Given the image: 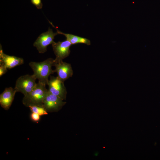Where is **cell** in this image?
<instances>
[{
	"label": "cell",
	"instance_id": "6da1fadb",
	"mask_svg": "<svg viewBox=\"0 0 160 160\" xmlns=\"http://www.w3.org/2000/svg\"><path fill=\"white\" fill-rule=\"evenodd\" d=\"M54 63V59L50 58L41 62H31L29 64L33 71V75L38 82L46 85L48 84L49 76L55 72L52 69Z\"/></svg>",
	"mask_w": 160,
	"mask_h": 160
},
{
	"label": "cell",
	"instance_id": "7a4b0ae2",
	"mask_svg": "<svg viewBox=\"0 0 160 160\" xmlns=\"http://www.w3.org/2000/svg\"><path fill=\"white\" fill-rule=\"evenodd\" d=\"M46 86L38 82L30 92L24 95L22 100L23 104L28 107L34 105L43 106L44 100L48 93Z\"/></svg>",
	"mask_w": 160,
	"mask_h": 160
},
{
	"label": "cell",
	"instance_id": "3957f363",
	"mask_svg": "<svg viewBox=\"0 0 160 160\" xmlns=\"http://www.w3.org/2000/svg\"><path fill=\"white\" fill-rule=\"evenodd\" d=\"M36 78L33 74L22 76L17 79L14 89L25 95L30 92L35 87L37 83Z\"/></svg>",
	"mask_w": 160,
	"mask_h": 160
},
{
	"label": "cell",
	"instance_id": "277c9868",
	"mask_svg": "<svg viewBox=\"0 0 160 160\" xmlns=\"http://www.w3.org/2000/svg\"><path fill=\"white\" fill-rule=\"evenodd\" d=\"M58 34L57 32H54L52 29L49 27L47 31L42 33L39 36L33 45L39 53H44L47 51V47L55 42V37Z\"/></svg>",
	"mask_w": 160,
	"mask_h": 160
},
{
	"label": "cell",
	"instance_id": "5b68a950",
	"mask_svg": "<svg viewBox=\"0 0 160 160\" xmlns=\"http://www.w3.org/2000/svg\"><path fill=\"white\" fill-rule=\"evenodd\" d=\"M47 85L49 92L57 96L63 100L66 99L67 92L64 82L57 76H50Z\"/></svg>",
	"mask_w": 160,
	"mask_h": 160
},
{
	"label": "cell",
	"instance_id": "8992f818",
	"mask_svg": "<svg viewBox=\"0 0 160 160\" xmlns=\"http://www.w3.org/2000/svg\"><path fill=\"white\" fill-rule=\"evenodd\" d=\"M72 44L66 40L63 41L54 42L52 44L54 53L56 56L55 60L56 61L63 60L69 55L70 48Z\"/></svg>",
	"mask_w": 160,
	"mask_h": 160
},
{
	"label": "cell",
	"instance_id": "52a82bcc",
	"mask_svg": "<svg viewBox=\"0 0 160 160\" xmlns=\"http://www.w3.org/2000/svg\"><path fill=\"white\" fill-rule=\"evenodd\" d=\"M57 96L48 91L43 103V106L47 112H56L60 110L66 103Z\"/></svg>",
	"mask_w": 160,
	"mask_h": 160
},
{
	"label": "cell",
	"instance_id": "ba28073f",
	"mask_svg": "<svg viewBox=\"0 0 160 160\" xmlns=\"http://www.w3.org/2000/svg\"><path fill=\"white\" fill-rule=\"evenodd\" d=\"M53 66L55 67L54 71L57 74V77L63 82L73 75L72 68L69 63L63 62V60H55Z\"/></svg>",
	"mask_w": 160,
	"mask_h": 160
},
{
	"label": "cell",
	"instance_id": "9c48e42d",
	"mask_svg": "<svg viewBox=\"0 0 160 160\" xmlns=\"http://www.w3.org/2000/svg\"><path fill=\"white\" fill-rule=\"evenodd\" d=\"M0 46V63H3L8 69H11L23 64L24 60L23 58L5 54Z\"/></svg>",
	"mask_w": 160,
	"mask_h": 160
},
{
	"label": "cell",
	"instance_id": "30bf717a",
	"mask_svg": "<svg viewBox=\"0 0 160 160\" xmlns=\"http://www.w3.org/2000/svg\"><path fill=\"white\" fill-rule=\"evenodd\" d=\"M17 92L14 88L11 87L6 88L0 95V104L6 110L9 109L13 101Z\"/></svg>",
	"mask_w": 160,
	"mask_h": 160
},
{
	"label": "cell",
	"instance_id": "8fae6325",
	"mask_svg": "<svg viewBox=\"0 0 160 160\" xmlns=\"http://www.w3.org/2000/svg\"><path fill=\"white\" fill-rule=\"evenodd\" d=\"M49 22L52 26L56 29L57 32L58 34H62L65 36L66 38V40L70 41L72 45L79 43L84 44L87 45H90L91 42L89 39L72 34L63 33L59 30L56 27L54 26L52 23L49 21Z\"/></svg>",
	"mask_w": 160,
	"mask_h": 160
},
{
	"label": "cell",
	"instance_id": "7c38bea8",
	"mask_svg": "<svg viewBox=\"0 0 160 160\" xmlns=\"http://www.w3.org/2000/svg\"><path fill=\"white\" fill-rule=\"evenodd\" d=\"M29 107L31 112L38 114L40 116L48 114V112L43 106L34 105Z\"/></svg>",
	"mask_w": 160,
	"mask_h": 160
},
{
	"label": "cell",
	"instance_id": "4fadbf2b",
	"mask_svg": "<svg viewBox=\"0 0 160 160\" xmlns=\"http://www.w3.org/2000/svg\"><path fill=\"white\" fill-rule=\"evenodd\" d=\"M40 116L38 114L32 112L30 114V118L31 120L35 122H39L40 119Z\"/></svg>",
	"mask_w": 160,
	"mask_h": 160
},
{
	"label": "cell",
	"instance_id": "5bb4252c",
	"mask_svg": "<svg viewBox=\"0 0 160 160\" xmlns=\"http://www.w3.org/2000/svg\"><path fill=\"white\" fill-rule=\"evenodd\" d=\"M31 3L35 6L38 9H41L43 4L41 0H31Z\"/></svg>",
	"mask_w": 160,
	"mask_h": 160
},
{
	"label": "cell",
	"instance_id": "9a60e30c",
	"mask_svg": "<svg viewBox=\"0 0 160 160\" xmlns=\"http://www.w3.org/2000/svg\"><path fill=\"white\" fill-rule=\"evenodd\" d=\"M7 68L2 63H0V76L5 74L7 71Z\"/></svg>",
	"mask_w": 160,
	"mask_h": 160
}]
</instances>
